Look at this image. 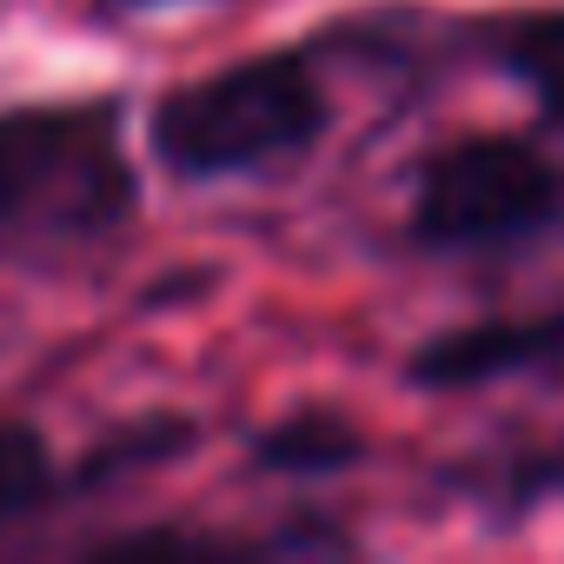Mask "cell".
<instances>
[{
	"label": "cell",
	"instance_id": "1",
	"mask_svg": "<svg viewBox=\"0 0 564 564\" xmlns=\"http://www.w3.org/2000/svg\"><path fill=\"white\" fill-rule=\"evenodd\" d=\"M326 127V94L300 54H259L213 80H193L160 100L153 153L173 173H246L279 153H300Z\"/></svg>",
	"mask_w": 564,
	"mask_h": 564
},
{
	"label": "cell",
	"instance_id": "7",
	"mask_svg": "<svg viewBox=\"0 0 564 564\" xmlns=\"http://www.w3.org/2000/svg\"><path fill=\"white\" fill-rule=\"evenodd\" d=\"M54 478V458L47 445L28 432V425H0V524H14Z\"/></svg>",
	"mask_w": 564,
	"mask_h": 564
},
{
	"label": "cell",
	"instance_id": "2",
	"mask_svg": "<svg viewBox=\"0 0 564 564\" xmlns=\"http://www.w3.org/2000/svg\"><path fill=\"white\" fill-rule=\"evenodd\" d=\"M557 199V180L524 140H458L425 166L419 239L432 246H491L531 232Z\"/></svg>",
	"mask_w": 564,
	"mask_h": 564
},
{
	"label": "cell",
	"instance_id": "6",
	"mask_svg": "<svg viewBox=\"0 0 564 564\" xmlns=\"http://www.w3.org/2000/svg\"><path fill=\"white\" fill-rule=\"evenodd\" d=\"M505 61L518 67V80L564 120V14H531L511 28Z\"/></svg>",
	"mask_w": 564,
	"mask_h": 564
},
{
	"label": "cell",
	"instance_id": "3",
	"mask_svg": "<svg viewBox=\"0 0 564 564\" xmlns=\"http://www.w3.org/2000/svg\"><path fill=\"white\" fill-rule=\"evenodd\" d=\"M113 113H0V219L28 213L47 186H94V160L113 153Z\"/></svg>",
	"mask_w": 564,
	"mask_h": 564
},
{
	"label": "cell",
	"instance_id": "8",
	"mask_svg": "<svg viewBox=\"0 0 564 564\" xmlns=\"http://www.w3.org/2000/svg\"><path fill=\"white\" fill-rule=\"evenodd\" d=\"M120 8H160V0H120Z\"/></svg>",
	"mask_w": 564,
	"mask_h": 564
},
{
	"label": "cell",
	"instance_id": "5",
	"mask_svg": "<svg viewBox=\"0 0 564 564\" xmlns=\"http://www.w3.org/2000/svg\"><path fill=\"white\" fill-rule=\"evenodd\" d=\"M259 465L272 471H346L359 458V432L339 412H293L272 432H259Z\"/></svg>",
	"mask_w": 564,
	"mask_h": 564
},
{
	"label": "cell",
	"instance_id": "4",
	"mask_svg": "<svg viewBox=\"0 0 564 564\" xmlns=\"http://www.w3.org/2000/svg\"><path fill=\"white\" fill-rule=\"evenodd\" d=\"M557 352H564V313H551V319H498V326H465V333L432 339L412 359V379L452 392V386H478V379L544 366Z\"/></svg>",
	"mask_w": 564,
	"mask_h": 564
}]
</instances>
